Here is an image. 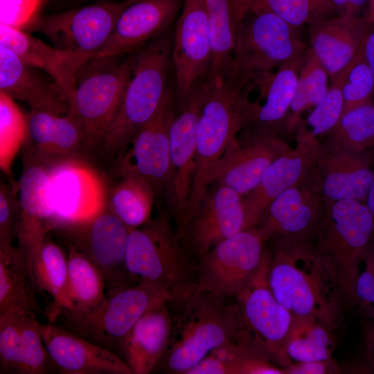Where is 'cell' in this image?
<instances>
[{"label": "cell", "instance_id": "6da1fadb", "mask_svg": "<svg viewBox=\"0 0 374 374\" xmlns=\"http://www.w3.org/2000/svg\"><path fill=\"white\" fill-rule=\"evenodd\" d=\"M269 283L292 314L312 316L333 330L344 308L339 277L310 239L271 242Z\"/></svg>", "mask_w": 374, "mask_h": 374}, {"label": "cell", "instance_id": "7a4b0ae2", "mask_svg": "<svg viewBox=\"0 0 374 374\" xmlns=\"http://www.w3.org/2000/svg\"><path fill=\"white\" fill-rule=\"evenodd\" d=\"M171 332L154 371L185 374L213 349L234 340L233 299L193 292L168 301Z\"/></svg>", "mask_w": 374, "mask_h": 374}, {"label": "cell", "instance_id": "3957f363", "mask_svg": "<svg viewBox=\"0 0 374 374\" xmlns=\"http://www.w3.org/2000/svg\"><path fill=\"white\" fill-rule=\"evenodd\" d=\"M206 85L197 130L194 178L182 229L206 196L215 166L238 139V132L248 125L251 116L249 87L229 75L220 84Z\"/></svg>", "mask_w": 374, "mask_h": 374}, {"label": "cell", "instance_id": "277c9868", "mask_svg": "<svg viewBox=\"0 0 374 374\" xmlns=\"http://www.w3.org/2000/svg\"><path fill=\"white\" fill-rule=\"evenodd\" d=\"M125 265L133 283H148L171 299L195 291L197 259L163 214L130 231Z\"/></svg>", "mask_w": 374, "mask_h": 374}, {"label": "cell", "instance_id": "5b68a950", "mask_svg": "<svg viewBox=\"0 0 374 374\" xmlns=\"http://www.w3.org/2000/svg\"><path fill=\"white\" fill-rule=\"evenodd\" d=\"M172 39L168 29L136 51L122 100L101 145L107 154L124 150L160 107L170 87Z\"/></svg>", "mask_w": 374, "mask_h": 374}, {"label": "cell", "instance_id": "8992f818", "mask_svg": "<svg viewBox=\"0 0 374 374\" xmlns=\"http://www.w3.org/2000/svg\"><path fill=\"white\" fill-rule=\"evenodd\" d=\"M310 240L333 263L344 308H356L359 266L374 244V219L366 204L350 199L324 201Z\"/></svg>", "mask_w": 374, "mask_h": 374}, {"label": "cell", "instance_id": "52a82bcc", "mask_svg": "<svg viewBox=\"0 0 374 374\" xmlns=\"http://www.w3.org/2000/svg\"><path fill=\"white\" fill-rule=\"evenodd\" d=\"M299 28L269 11L251 8L238 30L226 75L256 88L274 69L305 54Z\"/></svg>", "mask_w": 374, "mask_h": 374}, {"label": "cell", "instance_id": "ba28073f", "mask_svg": "<svg viewBox=\"0 0 374 374\" xmlns=\"http://www.w3.org/2000/svg\"><path fill=\"white\" fill-rule=\"evenodd\" d=\"M269 250L243 290L233 299L234 341L283 367V350L293 314L274 294L269 283Z\"/></svg>", "mask_w": 374, "mask_h": 374}, {"label": "cell", "instance_id": "9c48e42d", "mask_svg": "<svg viewBox=\"0 0 374 374\" xmlns=\"http://www.w3.org/2000/svg\"><path fill=\"white\" fill-rule=\"evenodd\" d=\"M135 53L124 59L123 55L95 57L79 69L69 112L83 130L87 150L102 145L122 100Z\"/></svg>", "mask_w": 374, "mask_h": 374}, {"label": "cell", "instance_id": "30bf717a", "mask_svg": "<svg viewBox=\"0 0 374 374\" xmlns=\"http://www.w3.org/2000/svg\"><path fill=\"white\" fill-rule=\"evenodd\" d=\"M170 299L146 283L125 285L109 289L103 300L87 313L57 319L53 323L59 321V326L114 352L146 311Z\"/></svg>", "mask_w": 374, "mask_h": 374}, {"label": "cell", "instance_id": "8fae6325", "mask_svg": "<svg viewBox=\"0 0 374 374\" xmlns=\"http://www.w3.org/2000/svg\"><path fill=\"white\" fill-rule=\"evenodd\" d=\"M265 244L253 227L211 248L197 258L195 291L235 299L260 264Z\"/></svg>", "mask_w": 374, "mask_h": 374}, {"label": "cell", "instance_id": "7c38bea8", "mask_svg": "<svg viewBox=\"0 0 374 374\" xmlns=\"http://www.w3.org/2000/svg\"><path fill=\"white\" fill-rule=\"evenodd\" d=\"M66 244L93 263L109 289L133 283L125 265L130 231L107 207L82 222L60 224L52 231Z\"/></svg>", "mask_w": 374, "mask_h": 374}, {"label": "cell", "instance_id": "4fadbf2b", "mask_svg": "<svg viewBox=\"0 0 374 374\" xmlns=\"http://www.w3.org/2000/svg\"><path fill=\"white\" fill-rule=\"evenodd\" d=\"M132 2H99L46 16L33 24L55 47L76 53L87 61L107 44L121 13Z\"/></svg>", "mask_w": 374, "mask_h": 374}, {"label": "cell", "instance_id": "5bb4252c", "mask_svg": "<svg viewBox=\"0 0 374 374\" xmlns=\"http://www.w3.org/2000/svg\"><path fill=\"white\" fill-rule=\"evenodd\" d=\"M206 89V79L195 85L180 114L174 117L170 128V174L166 193L178 233L184 224L193 186L197 130Z\"/></svg>", "mask_w": 374, "mask_h": 374}, {"label": "cell", "instance_id": "9a60e30c", "mask_svg": "<svg viewBox=\"0 0 374 374\" xmlns=\"http://www.w3.org/2000/svg\"><path fill=\"white\" fill-rule=\"evenodd\" d=\"M175 95L170 86L160 107L117 155L120 177L145 179L155 193L166 189L170 174V128L175 117Z\"/></svg>", "mask_w": 374, "mask_h": 374}, {"label": "cell", "instance_id": "2e32d148", "mask_svg": "<svg viewBox=\"0 0 374 374\" xmlns=\"http://www.w3.org/2000/svg\"><path fill=\"white\" fill-rule=\"evenodd\" d=\"M212 48L203 0H183L172 39L175 100L183 107L195 85L206 79L212 64Z\"/></svg>", "mask_w": 374, "mask_h": 374}, {"label": "cell", "instance_id": "e0dca14e", "mask_svg": "<svg viewBox=\"0 0 374 374\" xmlns=\"http://www.w3.org/2000/svg\"><path fill=\"white\" fill-rule=\"evenodd\" d=\"M48 168L50 195L57 225L89 220L107 208V190L103 177L80 158Z\"/></svg>", "mask_w": 374, "mask_h": 374}, {"label": "cell", "instance_id": "ac0fdd59", "mask_svg": "<svg viewBox=\"0 0 374 374\" xmlns=\"http://www.w3.org/2000/svg\"><path fill=\"white\" fill-rule=\"evenodd\" d=\"M251 228L244 197L227 186L216 184L208 190L199 208L179 234L197 259L221 242Z\"/></svg>", "mask_w": 374, "mask_h": 374}, {"label": "cell", "instance_id": "d6986e66", "mask_svg": "<svg viewBox=\"0 0 374 374\" xmlns=\"http://www.w3.org/2000/svg\"><path fill=\"white\" fill-rule=\"evenodd\" d=\"M290 148L277 133L249 128L217 163L210 184L225 186L246 196L256 188L270 164Z\"/></svg>", "mask_w": 374, "mask_h": 374}, {"label": "cell", "instance_id": "ffe728a7", "mask_svg": "<svg viewBox=\"0 0 374 374\" xmlns=\"http://www.w3.org/2000/svg\"><path fill=\"white\" fill-rule=\"evenodd\" d=\"M49 168L33 163H23L18 181V211L15 233L17 248L31 276L34 255L57 225L50 195Z\"/></svg>", "mask_w": 374, "mask_h": 374}, {"label": "cell", "instance_id": "44dd1931", "mask_svg": "<svg viewBox=\"0 0 374 374\" xmlns=\"http://www.w3.org/2000/svg\"><path fill=\"white\" fill-rule=\"evenodd\" d=\"M374 178L373 149L321 150L306 177L324 201L355 200L366 204Z\"/></svg>", "mask_w": 374, "mask_h": 374}, {"label": "cell", "instance_id": "7402d4cb", "mask_svg": "<svg viewBox=\"0 0 374 374\" xmlns=\"http://www.w3.org/2000/svg\"><path fill=\"white\" fill-rule=\"evenodd\" d=\"M27 134L21 148L23 163L50 168L58 163L80 158L86 151L83 130L76 117L32 110L26 114Z\"/></svg>", "mask_w": 374, "mask_h": 374}, {"label": "cell", "instance_id": "603a6c76", "mask_svg": "<svg viewBox=\"0 0 374 374\" xmlns=\"http://www.w3.org/2000/svg\"><path fill=\"white\" fill-rule=\"evenodd\" d=\"M323 205L321 195L305 179L274 199L255 227L266 243L310 239Z\"/></svg>", "mask_w": 374, "mask_h": 374}, {"label": "cell", "instance_id": "cb8c5ba5", "mask_svg": "<svg viewBox=\"0 0 374 374\" xmlns=\"http://www.w3.org/2000/svg\"><path fill=\"white\" fill-rule=\"evenodd\" d=\"M44 344L64 374H133L127 364L112 350L64 328L41 323Z\"/></svg>", "mask_w": 374, "mask_h": 374}, {"label": "cell", "instance_id": "d4e9b609", "mask_svg": "<svg viewBox=\"0 0 374 374\" xmlns=\"http://www.w3.org/2000/svg\"><path fill=\"white\" fill-rule=\"evenodd\" d=\"M183 0H138L119 15L105 47L96 57L135 52L167 30Z\"/></svg>", "mask_w": 374, "mask_h": 374}, {"label": "cell", "instance_id": "484cf974", "mask_svg": "<svg viewBox=\"0 0 374 374\" xmlns=\"http://www.w3.org/2000/svg\"><path fill=\"white\" fill-rule=\"evenodd\" d=\"M0 45L12 51L26 64L44 70L70 105L75 95L79 69L87 62L83 57L51 46L21 29L0 24Z\"/></svg>", "mask_w": 374, "mask_h": 374}, {"label": "cell", "instance_id": "4316f807", "mask_svg": "<svg viewBox=\"0 0 374 374\" xmlns=\"http://www.w3.org/2000/svg\"><path fill=\"white\" fill-rule=\"evenodd\" d=\"M309 26V48L326 69L330 82L351 62L373 27L364 17L341 16Z\"/></svg>", "mask_w": 374, "mask_h": 374}, {"label": "cell", "instance_id": "83f0119b", "mask_svg": "<svg viewBox=\"0 0 374 374\" xmlns=\"http://www.w3.org/2000/svg\"><path fill=\"white\" fill-rule=\"evenodd\" d=\"M321 145L296 143L278 157L264 172L256 187L244 196L252 227L256 226L263 212L279 195L305 180L320 152Z\"/></svg>", "mask_w": 374, "mask_h": 374}, {"label": "cell", "instance_id": "f1b7e54d", "mask_svg": "<svg viewBox=\"0 0 374 374\" xmlns=\"http://www.w3.org/2000/svg\"><path fill=\"white\" fill-rule=\"evenodd\" d=\"M12 51L0 45V91L28 103L32 110L62 116L69 103L55 82H49Z\"/></svg>", "mask_w": 374, "mask_h": 374}, {"label": "cell", "instance_id": "f546056e", "mask_svg": "<svg viewBox=\"0 0 374 374\" xmlns=\"http://www.w3.org/2000/svg\"><path fill=\"white\" fill-rule=\"evenodd\" d=\"M168 301L146 311L119 345L123 359L133 374H148L154 371L168 347L171 332Z\"/></svg>", "mask_w": 374, "mask_h": 374}, {"label": "cell", "instance_id": "4dcf8cb0", "mask_svg": "<svg viewBox=\"0 0 374 374\" xmlns=\"http://www.w3.org/2000/svg\"><path fill=\"white\" fill-rule=\"evenodd\" d=\"M305 54L278 68L256 88L263 105L252 103L247 127L279 134L280 125L291 105L300 68Z\"/></svg>", "mask_w": 374, "mask_h": 374}, {"label": "cell", "instance_id": "1f68e13d", "mask_svg": "<svg viewBox=\"0 0 374 374\" xmlns=\"http://www.w3.org/2000/svg\"><path fill=\"white\" fill-rule=\"evenodd\" d=\"M66 248V308L55 320L76 317L87 313L96 308L103 300L106 294L105 279L100 270L73 249Z\"/></svg>", "mask_w": 374, "mask_h": 374}, {"label": "cell", "instance_id": "d6a6232c", "mask_svg": "<svg viewBox=\"0 0 374 374\" xmlns=\"http://www.w3.org/2000/svg\"><path fill=\"white\" fill-rule=\"evenodd\" d=\"M31 278L35 286L53 299L46 310L52 323L66 308L68 260L61 247L47 238L33 258Z\"/></svg>", "mask_w": 374, "mask_h": 374}, {"label": "cell", "instance_id": "836d02e7", "mask_svg": "<svg viewBox=\"0 0 374 374\" xmlns=\"http://www.w3.org/2000/svg\"><path fill=\"white\" fill-rule=\"evenodd\" d=\"M212 48V64L207 84L223 82L228 74L235 45L237 28L231 0H203Z\"/></svg>", "mask_w": 374, "mask_h": 374}, {"label": "cell", "instance_id": "e575fe53", "mask_svg": "<svg viewBox=\"0 0 374 374\" xmlns=\"http://www.w3.org/2000/svg\"><path fill=\"white\" fill-rule=\"evenodd\" d=\"M331 330L312 316L293 314L283 346V367L292 362L332 358Z\"/></svg>", "mask_w": 374, "mask_h": 374}, {"label": "cell", "instance_id": "d590c367", "mask_svg": "<svg viewBox=\"0 0 374 374\" xmlns=\"http://www.w3.org/2000/svg\"><path fill=\"white\" fill-rule=\"evenodd\" d=\"M33 285L27 265L17 247L0 250V314L39 313L41 309Z\"/></svg>", "mask_w": 374, "mask_h": 374}, {"label": "cell", "instance_id": "8d00e7d4", "mask_svg": "<svg viewBox=\"0 0 374 374\" xmlns=\"http://www.w3.org/2000/svg\"><path fill=\"white\" fill-rule=\"evenodd\" d=\"M329 80L325 67L308 48L291 105L279 130L281 136L295 132L303 121V113L323 100L330 87Z\"/></svg>", "mask_w": 374, "mask_h": 374}, {"label": "cell", "instance_id": "74e56055", "mask_svg": "<svg viewBox=\"0 0 374 374\" xmlns=\"http://www.w3.org/2000/svg\"><path fill=\"white\" fill-rule=\"evenodd\" d=\"M155 191L145 179L133 176L121 179L107 190V208L131 231L151 217Z\"/></svg>", "mask_w": 374, "mask_h": 374}, {"label": "cell", "instance_id": "f35d334b", "mask_svg": "<svg viewBox=\"0 0 374 374\" xmlns=\"http://www.w3.org/2000/svg\"><path fill=\"white\" fill-rule=\"evenodd\" d=\"M374 149V104L343 114L323 138L321 150L362 151Z\"/></svg>", "mask_w": 374, "mask_h": 374}, {"label": "cell", "instance_id": "ab89813d", "mask_svg": "<svg viewBox=\"0 0 374 374\" xmlns=\"http://www.w3.org/2000/svg\"><path fill=\"white\" fill-rule=\"evenodd\" d=\"M347 68V66H346ZM346 68L330 82L323 100L303 120L295 132L296 143L320 144L337 124L344 109L342 86Z\"/></svg>", "mask_w": 374, "mask_h": 374}, {"label": "cell", "instance_id": "60d3db41", "mask_svg": "<svg viewBox=\"0 0 374 374\" xmlns=\"http://www.w3.org/2000/svg\"><path fill=\"white\" fill-rule=\"evenodd\" d=\"M27 134L26 114L14 99L0 91V168L17 193L18 181L12 177V162L21 149Z\"/></svg>", "mask_w": 374, "mask_h": 374}, {"label": "cell", "instance_id": "b9f144b4", "mask_svg": "<svg viewBox=\"0 0 374 374\" xmlns=\"http://www.w3.org/2000/svg\"><path fill=\"white\" fill-rule=\"evenodd\" d=\"M251 8L269 11L297 28L339 16L330 0H252Z\"/></svg>", "mask_w": 374, "mask_h": 374}, {"label": "cell", "instance_id": "7bdbcfd3", "mask_svg": "<svg viewBox=\"0 0 374 374\" xmlns=\"http://www.w3.org/2000/svg\"><path fill=\"white\" fill-rule=\"evenodd\" d=\"M212 356L220 374H285L284 367L234 341L219 346Z\"/></svg>", "mask_w": 374, "mask_h": 374}, {"label": "cell", "instance_id": "ee69618b", "mask_svg": "<svg viewBox=\"0 0 374 374\" xmlns=\"http://www.w3.org/2000/svg\"><path fill=\"white\" fill-rule=\"evenodd\" d=\"M21 374H48L57 371L42 339L36 314L25 312L21 328Z\"/></svg>", "mask_w": 374, "mask_h": 374}, {"label": "cell", "instance_id": "f6af8a7d", "mask_svg": "<svg viewBox=\"0 0 374 374\" xmlns=\"http://www.w3.org/2000/svg\"><path fill=\"white\" fill-rule=\"evenodd\" d=\"M342 93V114L372 103L374 96V75L364 58L362 46L347 66Z\"/></svg>", "mask_w": 374, "mask_h": 374}, {"label": "cell", "instance_id": "bcb514c9", "mask_svg": "<svg viewBox=\"0 0 374 374\" xmlns=\"http://www.w3.org/2000/svg\"><path fill=\"white\" fill-rule=\"evenodd\" d=\"M24 312L0 314V373L21 374V328Z\"/></svg>", "mask_w": 374, "mask_h": 374}, {"label": "cell", "instance_id": "7dc6e473", "mask_svg": "<svg viewBox=\"0 0 374 374\" xmlns=\"http://www.w3.org/2000/svg\"><path fill=\"white\" fill-rule=\"evenodd\" d=\"M16 193L3 181L0 184V250L12 248L15 238V226L18 211Z\"/></svg>", "mask_w": 374, "mask_h": 374}, {"label": "cell", "instance_id": "c3c4849f", "mask_svg": "<svg viewBox=\"0 0 374 374\" xmlns=\"http://www.w3.org/2000/svg\"><path fill=\"white\" fill-rule=\"evenodd\" d=\"M356 283L358 310L363 319L374 320V244L367 252Z\"/></svg>", "mask_w": 374, "mask_h": 374}, {"label": "cell", "instance_id": "681fc988", "mask_svg": "<svg viewBox=\"0 0 374 374\" xmlns=\"http://www.w3.org/2000/svg\"><path fill=\"white\" fill-rule=\"evenodd\" d=\"M42 0H0V24L21 29L35 19Z\"/></svg>", "mask_w": 374, "mask_h": 374}, {"label": "cell", "instance_id": "f907efd6", "mask_svg": "<svg viewBox=\"0 0 374 374\" xmlns=\"http://www.w3.org/2000/svg\"><path fill=\"white\" fill-rule=\"evenodd\" d=\"M285 374H328L339 373L341 369L332 359L326 360L292 362L284 367Z\"/></svg>", "mask_w": 374, "mask_h": 374}, {"label": "cell", "instance_id": "816d5d0a", "mask_svg": "<svg viewBox=\"0 0 374 374\" xmlns=\"http://www.w3.org/2000/svg\"><path fill=\"white\" fill-rule=\"evenodd\" d=\"M368 1L330 0L338 15L341 17H364L360 15L364 9L366 10Z\"/></svg>", "mask_w": 374, "mask_h": 374}, {"label": "cell", "instance_id": "f5cc1de1", "mask_svg": "<svg viewBox=\"0 0 374 374\" xmlns=\"http://www.w3.org/2000/svg\"><path fill=\"white\" fill-rule=\"evenodd\" d=\"M363 340L366 359L374 371V320L363 319Z\"/></svg>", "mask_w": 374, "mask_h": 374}, {"label": "cell", "instance_id": "db71d44e", "mask_svg": "<svg viewBox=\"0 0 374 374\" xmlns=\"http://www.w3.org/2000/svg\"><path fill=\"white\" fill-rule=\"evenodd\" d=\"M231 2L234 22L238 30L244 18L250 9L252 0H231Z\"/></svg>", "mask_w": 374, "mask_h": 374}, {"label": "cell", "instance_id": "11a10c76", "mask_svg": "<svg viewBox=\"0 0 374 374\" xmlns=\"http://www.w3.org/2000/svg\"><path fill=\"white\" fill-rule=\"evenodd\" d=\"M362 47L364 58L374 75V26L366 35Z\"/></svg>", "mask_w": 374, "mask_h": 374}, {"label": "cell", "instance_id": "9f6ffc18", "mask_svg": "<svg viewBox=\"0 0 374 374\" xmlns=\"http://www.w3.org/2000/svg\"><path fill=\"white\" fill-rule=\"evenodd\" d=\"M373 154H374V149H373ZM366 204L367 207L368 208L374 219V178L371 184V186L370 187V189L368 190V193L366 201Z\"/></svg>", "mask_w": 374, "mask_h": 374}, {"label": "cell", "instance_id": "6f0895ef", "mask_svg": "<svg viewBox=\"0 0 374 374\" xmlns=\"http://www.w3.org/2000/svg\"><path fill=\"white\" fill-rule=\"evenodd\" d=\"M364 17L371 26H374V0L368 1Z\"/></svg>", "mask_w": 374, "mask_h": 374}, {"label": "cell", "instance_id": "680465c9", "mask_svg": "<svg viewBox=\"0 0 374 374\" xmlns=\"http://www.w3.org/2000/svg\"><path fill=\"white\" fill-rule=\"evenodd\" d=\"M132 3L138 0H130Z\"/></svg>", "mask_w": 374, "mask_h": 374}]
</instances>
